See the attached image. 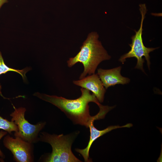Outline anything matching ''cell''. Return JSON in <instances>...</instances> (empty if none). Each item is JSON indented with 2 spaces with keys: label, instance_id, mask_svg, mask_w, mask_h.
<instances>
[{
  "label": "cell",
  "instance_id": "8",
  "mask_svg": "<svg viewBox=\"0 0 162 162\" xmlns=\"http://www.w3.org/2000/svg\"><path fill=\"white\" fill-rule=\"evenodd\" d=\"M121 68L119 66L110 69L100 68L97 70V74L106 89L117 84L124 85L130 82L129 78L121 75Z\"/></svg>",
  "mask_w": 162,
  "mask_h": 162
},
{
  "label": "cell",
  "instance_id": "13",
  "mask_svg": "<svg viewBox=\"0 0 162 162\" xmlns=\"http://www.w3.org/2000/svg\"><path fill=\"white\" fill-rule=\"evenodd\" d=\"M8 2V0H0V9L3 4Z\"/></svg>",
  "mask_w": 162,
  "mask_h": 162
},
{
  "label": "cell",
  "instance_id": "10",
  "mask_svg": "<svg viewBox=\"0 0 162 162\" xmlns=\"http://www.w3.org/2000/svg\"><path fill=\"white\" fill-rule=\"evenodd\" d=\"M30 70V68L28 67L21 70L16 69L9 67L4 63L1 52L0 51V75L3 74H5L9 71L15 72L20 74L22 76L23 80L25 81L26 80V74ZM1 89V86L0 84V94L4 98L2 94Z\"/></svg>",
  "mask_w": 162,
  "mask_h": 162
},
{
  "label": "cell",
  "instance_id": "6",
  "mask_svg": "<svg viewBox=\"0 0 162 162\" xmlns=\"http://www.w3.org/2000/svg\"><path fill=\"white\" fill-rule=\"evenodd\" d=\"M15 137L14 138L7 135L4 138L3 140L5 147L13 154L14 160L18 162L33 161L32 143L18 137Z\"/></svg>",
  "mask_w": 162,
  "mask_h": 162
},
{
  "label": "cell",
  "instance_id": "2",
  "mask_svg": "<svg viewBox=\"0 0 162 162\" xmlns=\"http://www.w3.org/2000/svg\"><path fill=\"white\" fill-rule=\"evenodd\" d=\"M98 37L96 32L89 33L80 47L79 52L67 62L68 66L70 68L77 62L83 64L84 70L80 76V79L86 77L87 74H95L98 66L101 62L109 60L111 58L98 40Z\"/></svg>",
  "mask_w": 162,
  "mask_h": 162
},
{
  "label": "cell",
  "instance_id": "11",
  "mask_svg": "<svg viewBox=\"0 0 162 162\" xmlns=\"http://www.w3.org/2000/svg\"><path fill=\"white\" fill-rule=\"evenodd\" d=\"M0 129L3 130L11 134L13 131L17 132L18 131L17 126L14 122L9 121L0 116Z\"/></svg>",
  "mask_w": 162,
  "mask_h": 162
},
{
  "label": "cell",
  "instance_id": "7",
  "mask_svg": "<svg viewBox=\"0 0 162 162\" xmlns=\"http://www.w3.org/2000/svg\"><path fill=\"white\" fill-rule=\"evenodd\" d=\"M75 85L92 91L100 103L104 101L106 89L97 74H93L79 80H74Z\"/></svg>",
  "mask_w": 162,
  "mask_h": 162
},
{
  "label": "cell",
  "instance_id": "1",
  "mask_svg": "<svg viewBox=\"0 0 162 162\" xmlns=\"http://www.w3.org/2000/svg\"><path fill=\"white\" fill-rule=\"evenodd\" d=\"M80 90V96L73 100L39 92L35 93L33 95L57 107L74 124L88 128L92 122L104 118L107 112L104 110H99L96 115L91 116L90 114L89 103L93 102L99 107L101 104L94 94H90V91L82 88Z\"/></svg>",
  "mask_w": 162,
  "mask_h": 162
},
{
  "label": "cell",
  "instance_id": "5",
  "mask_svg": "<svg viewBox=\"0 0 162 162\" xmlns=\"http://www.w3.org/2000/svg\"><path fill=\"white\" fill-rule=\"evenodd\" d=\"M14 109L10 116L12 117L11 121L17 126L18 131L15 132L14 136L31 143L38 141V134L46 124L45 122H39L36 124H32L25 118L26 111L24 107L16 108L12 104Z\"/></svg>",
  "mask_w": 162,
  "mask_h": 162
},
{
  "label": "cell",
  "instance_id": "9",
  "mask_svg": "<svg viewBox=\"0 0 162 162\" xmlns=\"http://www.w3.org/2000/svg\"><path fill=\"white\" fill-rule=\"evenodd\" d=\"M132 126V124L128 123L122 126H111L104 130H99L94 127V122H92L89 126L88 128H89L90 131V136L89 142L87 147L83 149L75 148V150L76 152L82 155L85 162H90L91 160L89 157V151L92 143L95 140L112 130L123 128H129Z\"/></svg>",
  "mask_w": 162,
  "mask_h": 162
},
{
  "label": "cell",
  "instance_id": "3",
  "mask_svg": "<svg viewBox=\"0 0 162 162\" xmlns=\"http://www.w3.org/2000/svg\"><path fill=\"white\" fill-rule=\"evenodd\" d=\"M79 132L69 134H51L45 132H41L38 140L47 142L52 147V153L44 160L47 162H80L71 151V146Z\"/></svg>",
  "mask_w": 162,
  "mask_h": 162
},
{
  "label": "cell",
  "instance_id": "12",
  "mask_svg": "<svg viewBox=\"0 0 162 162\" xmlns=\"http://www.w3.org/2000/svg\"><path fill=\"white\" fill-rule=\"evenodd\" d=\"M7 133L6 131H3L2 130L0 131V140L3 136L7 134ZM4 155L0 149V157L2 159H4Z\"/></svg>",
  "mask_w": 162,
  "mask_h": 162
},
{
  "label": "cell",
  "instance_id": "4",
  "mask_svg": "<svg viewBox=\"0 0 162 162\" xmlns=\"http://www.w3.org/2000/svg\"><path fill=\"white\" fill-rule=\"evenodd\" d=\"M139 7V10L141 15L140 28L138 31L134 30L135 34L131 37L132 43L129 44L131 47L130 50L128 52L122 56L119 61L122 64H124L127 58H135L137 59V61L135 68L140 69L145 73L143 68L144 60L142 57L144 56L145 57L147 61V65L149 69L151 63L149 53L158 47H147L143 44L142 37L143 30L142 26L147 9L145 4H140Z\"/></svg>",
  "mask_w": 162,
  "mask_h": 162
}]
</instances>
